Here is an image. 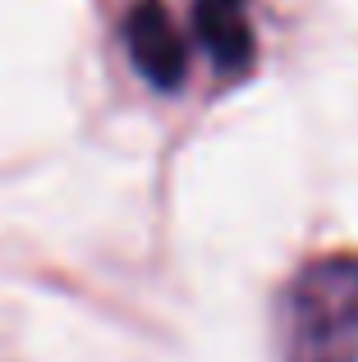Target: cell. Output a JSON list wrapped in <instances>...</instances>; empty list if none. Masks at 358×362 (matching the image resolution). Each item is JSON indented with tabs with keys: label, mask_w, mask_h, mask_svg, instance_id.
I'll return each mask as SVG.
<instances>
[{
	"label": "cell",
	"mask_w": 358,
	"mask_h": 362,
	"mask_svg": "<svg viewBox=\"0 0 358 362\" xmlns=\"http://www.w3.org/2000/svg\"><path fill=\"white\" fill-rule=\"evenodd\" d=\"M285 362H358V257L313 262L289 284Z\"/></svg>",
	"instance_id": "1"
},
{
	"label": "cell",
	"mask_w": 358,
	"mask_h": 362,
	"mask_svg": "<svg viewBox=\"0 0 358 362\" xmlns=\"http://www.w3.org/2000/svg\"><path fill=\"white\" fill-rule=\"evenodd\" d=\"M193 23L221 74L239 78V74L253 69V51L258 46H253V23H248V5L243 0H197Z\"/></svg>",
	"instance_id": "3"
},
{
	"label": "cell",
	"mask_w": 358,
	"mask_h": 362,
	"mask_svg": "<svg viewBox=\"0 0 358 362\" xmlns=\"http://www.w3.org/2000/svg\"><path fill=\"white\" fill-rule=\"evenodd\" d=\"M125 51H129V60H134V69L161 92H175L188 74V42L179 37L175 18L166 14L156 0H143V5L129 9Z\"/></svg>",
	"instance_id": "2"
}]
</instances>
